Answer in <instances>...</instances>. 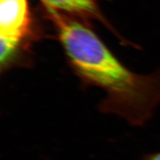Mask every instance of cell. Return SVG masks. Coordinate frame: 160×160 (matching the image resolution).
Masks as SVG:
<instances>
[{
    "label": "cell",
    "instance_id": "3",
    "mask_svg": "<svg viewBox=\"0 0 160 160\" xmlns=\"http://www.w3.org/2000/svg\"><path fill=\"white\" fill-rule=\"evenodd\" d=\"M45 8L54 10L59 13L88 24L91 21H97L101 22L110 31L119 37L124 43H127L125 39L117 33L111 24L108 21L99 8L97 0H39Z\"/></svg>",
    "mask_w": 160,
    "mask_h": 160
},
{
    "label": "cell",
    "instance_id": "2",
    "mask_svg": "<svg viewBox=\"0 0 160 160\" xmlns=\"http://www.w3.org/2000/svg\"><path fill=\"white\" fill-rule=\"evenodd\" d=\"M1 71L29 64L32 43L41 37L28 0H0Z\"/></svg>",
    "mask_w": 160,
    "mask_h": 160
},
{
    "label": "cell",
    "instance_id": "4",
    "mask_svg": "<svg viewBox=\"0 0 160 160\" xmlns=\"http://www.w3.org/2000/svg\"><path fill=\"white\" fill-rule=\"evenodd\" d=\"M145 160H160V153L149 156L146 158Z\"/></svg>",
    "mask_w": 160,
    "mask_h": 160
},
{
    "label": "cell",
    "instance_id": "1",
    "mask_svg": "<svg viewBox=\"0 0 160 160\" xmlns=\"http://www.w3.org/2000/svg\"><path fill=\"white\" fill-rule=\"evenodd\" d=\"M71 69L84 84L102 89L104 113L119 116L133 125H142L160 104V67L139 74L124 65L88 24L54 10L43 8Z\"/></svg>",
    "mask_w": 160,
    "mask_h": 160
}]
</instances>
